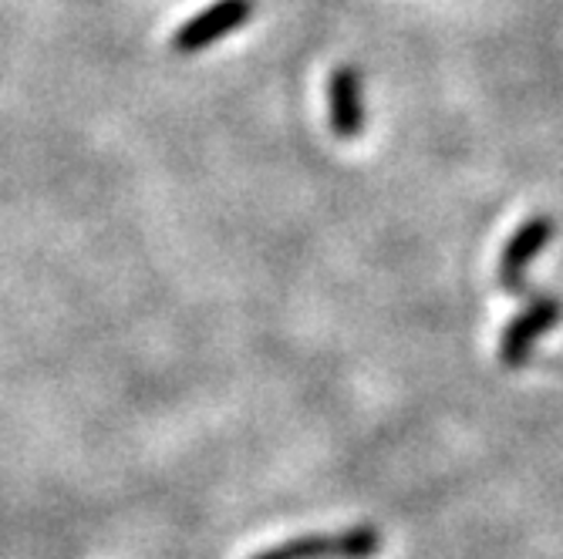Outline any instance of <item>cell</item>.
Returning <instances> with one entry per match:
<instances>
[{"instance_id":"4","label":"cell","mask_w":563,"mask_h":559,"mask_svg":"<svg viewBox=\"0 0 563 559\" xmlns=\"http://www.w3.org/2000/svg\"><path fill=\"white\" fill-rule=\"evenodd\" d=\"M253 8H257V0H217L213 8L199 11L196 18H189L173 34V51H179V55H196V51H207L220 37L240 31L253 18Z\"/></svg>"},{"instance_id":"1","label":"cell","mask_w":563,"mask_h":559,"mask_svg":"<svg viewBox=\"0 0 563 559\" xmlns=\"http://www.w3.org/2000/svg\"><path fill=\"white\" fill-rule=\"evenodd\" d=\"M382 549L378 526H351L334 536H297L250 559H375Z\"/></svg>"},{"instance_id":"2","label":"cell","mask_w":563,"mask_h":559,"mask_svg":"<svg viewBox=\"0 0 563 559\" xmlns=\"http://www.w3.org/2000/svg\"><path fill=\"white\" fill-rule=\"evenodd\" d=\"M560 321H563V303L556 297H543V293L527 297V308L499 334V365L509 371H520L530 361L537 340L547 331H553Z\"/></svg>"},{"instance_id":"3","label":"cell","mask_w":563,"mask_h":559,"mask_svg":"<svg viewBox=\"0 0 563 559\" xmlns=\"http://www.w3.org/2000/svg\"><path fill=\"white\" fill-rule=\"evenodd\" d=\"M550 239H553V220L550 216H533L514 233V239L503 246L499 267H496V280H499L503 293L533 297V287L527 283V267L540 257Z\"/></svg>"},{"instance_id":"5","label":"cell","mask_w":563,"mask_h":559,"mask_svg":"<svg viewBox=\"0 0 563 559\" xmlns=\"http://www.w3.org/2000/svg\"><path fill=\"white\" fill-rule=\"evenodd\" d=\"M328 112H331V132L338 138H357L365 132L362 75H357L354 65L334 68L328 81Z\"/></svg>"}]
</instances>
